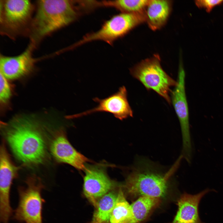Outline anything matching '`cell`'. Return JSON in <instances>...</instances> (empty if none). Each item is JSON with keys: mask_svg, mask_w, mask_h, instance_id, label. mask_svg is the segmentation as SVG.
<instances>
[{"mask_svg": "<svg viewBox=\"0 0 223 223\" xmlns=\"http://www.w3.org/2000/svg\"><path fill=\"white\" fill-rule=\"evenodd\" d=\"M20 167L13 162L2 142L0 148V219L2 223H9L13 214L10 203L12 182L17 177Z\"/></svg>", "mask_w": 223, "mask_h": 223, "instance_id": "obj_9", "label": "cell"}, {"mask_svg": "<svg viewBox=\"0 0 223 223\" xmlns=\"http://www.w3.org/2000/svg\"><path fill=\"white\" fill-rule=\"evenodd\" d=\"M185 73L182 62L179 64L177 84L172 91L171 99L179 121L182 140V155L190 163L192 148L190 132L189 112L185 88Z\"/></svg>", "mask_w": 223, "mask_h": 223, "instance_id": "obj_8", "label": "cell"}, {"mask_svg": "<svg viewBox=\"0 0 223 223\" xmlns=\"http://www.w3.org/2000/svg\"><path fill=\"white\" fill-rule=\"evenodd\" d=\"M182 158L181 155L166 170L148 160L138 159L126 178L124 186L127 193L134 197H164Z\"/></svg>", "mask_w": 223, "mask_h": 223, "instance_id": "obj_3", "label": "cell"}, {"mask_svg": "<svg viewBox=\"0 0 223 223\" xmlns=\"http://www.w3.org/2000/svg\"><path fill=\"white\" fill-rule=\"evenodd\" d=\"M210 191L207 189L194 195L182 194L177 201L176 214L170 223H204L199 216V204L202 197Z\"/></svg>", "mask_w": 223, "mask_h": 223, "instance_id": "obj_14", "label": "cell"}, {"mask_svg": "<svg viewBox=\"0 0 223 223\" xmlns=\"http://www.w3.org/2000/svg\"><path fill=\"white\" fill-rule=\"evenodd\" d=\"M85 171L84 193L96 207L99 200L111 190L114 184L102 168L94 167H86Z\"/></svg>", "mask_w": 223, "mask_h": 223, "instance_id": "obj_13", "label": "cell"}, {"mask_svg": "<svg viewBox=\"0 0 223 223\" xmlns=\"http://www.w3.org/2000/svg\"><path fill=\"white\" fill-rule=\"evenodd\" d=\"M50 149L57 162L68 164L78 170H85V164L89 161L73 147L62 129L55 133L50 143Z\"/></svg>", "mask_w": 223, "mask_h": 223, "instance_id": "obj_12", "label": "cell"}, {"mask_svg": "<svg viewBox=\"0 0 223 223\" xmlns=\"http://www.w3.org/2000/svg\"><path fill=\"white\" fill-rule=\"evenodd\" d=\"M98 105L85 112L68 115L67 119L80 118L98 112H106L113 115L116 118L122 120L133 116V112L127 98V92L124 86L119 88L118 91L103 99L95 97L93 99Z\"/></svg>", "mask_w": 223, "mask_h": 223, "instance_id": "obj_10", "label": "cell"}, {"mask_svg": "<svg viewBox=\"0 0 223 223\" xmlns=\"http://www.w3.org/2000/svg\"><path fill=\"white\" fill-rule=\"evenodd\" d=\"M109 221L111 223H133L131 205L126 200L122 189H120L117 194Z\"/></svg>", "mask_w": 223, "mask_h": 223, "instance_id": "obj_18", "label": "cell"}, {"mask_svg": "<svg viewBox=\"0 0 223 223\" xmlns=\"http://www.w3.org/2000/svg\"><path fill=\"white\" fill-rule=\"evenodd\" d=\"M199 8L205 9L207 12H210L216 6L221 4L223 0H197L194 1Z\"/></svg>", "mask_w": 223, "mask_h": 223, "instance_id": "obj_21", "label": "cell"}, {"mask_svg": "<svg viewBox=\"0 0 223 223\" xmlns=\"http://www.w3.org/2000/svg\"><path fill=\"white\" fill-rule=\"evenodd\" d=\"M157 55L142 60L130 69L131 75L140 82L148 90H152L171 103L170 88L175 87L177 81L163 69Z\"/></svg>", "mask_w": 223, "mask_h": 223, "instance_id": "obj_5", "label": "cell"}, {"mask_svg": "<svg viewBox=\"0 0 223 223\" xmlns=\"http://www.w3.org/2000/svg\"><path fill=\"white\" fill-rule=\"evenodd\" d=\"M35 9L29 0H0V33L15 40L28 37Z\"/></svg>", "mask_w": 223, "mask_h": 223, "instance_id": "obj_4", "label": "cell"}, {"mask_svg": "<svg viewBox=\"0 0 223 223\" xmlns=\"http://www.w3.org/2000/svg\"><path fill=\"white\" fill-rule=\"evenodd\" d=\"M25 186L18 188L19 202L13 219L24 223H43L42 208L44 199L41 193L44 188L41 179L35 175L25 181Z\"/></svg>", "mask_w": 223, "mask_h": 223, "instance_id": "obj_6", "label": "cell"}, {"mask_svg": "<svg viewBox=\"0 0 223 223\" xmlns=\"http://www.w3.org/2000/svg\"><path fill=\"white\" fill-rule=\"evenodd\" d=\"M149 0H116L99 1L100 7H113L122 13H133L145 10Z\"/></svg>", "mask_w": 223, "mask_h": 223, "instance_id": "obj_19", "label": "cell"}, {"mask_svg": "<svg viewBox=\"0 0 223 223\" xmlns=\"http://www.w3.org/2000/svg\"><path fill=\"white\" fill-rule=\"evenodd\" d=\"M145 10L133 13H122L113 16L105 22L94 32L85 35L70 46L71 50L88 42L100 40L112 45L116 39L124 36L137 25L146 21Z\"/></svg>", "mask_w": 223, "mask_h": 223, "instance_id": "obj_7", "label": "cell"}, {"mask_svg": "<svg viewBox=\"0 0 223 223\" xmlns=\"http://www.w3.org/2000/svg\"><path fill=\"white\" fill-rule=\"evenodd\" d=\"M171 1L149 0L145 9L146 21L153 30H158L166 23L172 8Z\"/></svg>", "mask_w": 223, "mask_h": 223, "instance_id": "obj_15", "label": "cell"}, {"mask_svg": "<svg viewBox=\"0 0 223 223\" xmlns=\"http://www.w3.org/2000/svg\"><path fill=\"white\" fill-rule=\"evenodd\" d=\"M160 203V198L146 196L139 197L131 205L133 223H140L143 221Z\"/></svg>", "mask_w": 223, "mask_h": 223, "instance_id": "obj_16", "label": "cell"}, {"mask_svg": "<svg viewBox=\"0 0 223 223\" xmlns=\"http://www.w3.org/2000/svg\"><path fill=\"white\" fill-rule=\"evenodd\" d=\"M35 4L28 37L35 49L45 37L75 21L81 12L76 1L40 0Z\"/></svg>", "mask_w": 223, "mask_h": 223, "instance_id": "obj_2", "label": "cell"}, {"mask_svg": "<svg viewBox=\"0 0 223 223\" xmlns=\"http://www.w3.org/2000/svg\"><path fill=\"white\" fill-rule=\"evenodd\" d=\"M34 47L29 44L22 53L15 56H0V73L9 80H19L29 76L35 70L37 59Z\"/></svg>", "mask_w": 223, "mask_h": 223, "instance_id": "obj_11", "label": "cell"}, {"mask_svg": "<svg viewBox=\"0 0 223 223\" xmlns=\"http://www.w3.org/2000/svg\"><path fill=\"white\" fill-rule=\"evenodd\" d=\"M0 80V107L1 112L2 113L10 108L14 89L10 81L1 73Z\"/></svg>", "mask_w": 223, "mask_h": 223, "instance_id": "obj_20", "label": "cell"}, {"mask_svg": "<svg viewBox=\"0 0 223 223\" xmlns=\"http://www.w3.org/2000/svg\"><path fill=\"white\" fill-rule=\"evenodd\" d=\"M16 116L2 122V132L15 156L23 164L32 166L42 164L47 151L41 126L33 116Z\"/></svg>", "mask_w": 223, "mask_h": 223, "instance_id": "obj_1", "label": "cell"}, {"mask_svg": "<svg viewBox=\"0 0 223 223\" xmlns=\"http://www.w3.org/2000/svg\"><path fill=\"white\" fill-rule=\"evenodd\" d=\"M117 194L111 192L99 200L91 223H107L110 221Z\"/></svg>", "mask_w": 223, "mask_h": 223, "instance_id": "obj_17", "label": "cell"}]
</instances>
